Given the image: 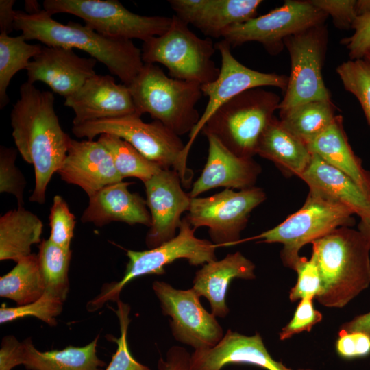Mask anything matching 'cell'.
<instances>
[{
  "label": "cell",
  "instance_id": "1",
  "mask_svg": "<svg viewBox=\"0 0 370 370\" xmlns=\"http://www.w3.org/2000/svg\"><path fill=\"white\" fill-rule=\"evenodd\" d=\"M19 94L11 112L12 135L23 159L34 166L35 186L29 201L41 204L49 181L66 157L71 138L60 126L51 92L26 82Z\"/></svg>",
  "mask_w": 370,
  "mask_h": 370
},
{
  "label": "cell",
  "instance_id": "2",
  "mask_svg": "<svg viewBox=\"0 0 370 370\" xmlns=\"http://www.w3.org/2000/svg\"><path fill=\"white\" fill-rule=\"evenodd\" d=\"M14 29L21 31L27 40L88 53L127 86L144 65L141 50L131 40L106 37L76 22L62 24L43 9L31 14L16 10Z\"/></svg>",
  "mask_w": 370,
  "mask_h": 370
},
{
  "label": "cell",
  "instance_id": "3",
  "mask_svg": "<svg viewBox=\"0 0 370 370\" xmlns=\"http://www.w3.org/2000/svg\"><path fill=\"white\" fill-rule=\"evenodd\" d=\"M311 244L321 280L319 304L343 308L369 287L370 250L358 230L340 227Z\"/></svg>",
  "mask_w": 370,
  "mask_h": 370
},
{
  "label": "cell",
  "instance_id": "4",
  "mask_svg": "<svg viewBox=\"0 0 370 370\" xmlns=\"http://www.w3.org/2000/svg\"><path fill=\"white\" fill-rule=\"evenodd\" d=\"M127 86L137 114H149L179 136L190 134L199 121L196 104L203 92L197 82L168 77L157 65L144 64Z\"/></svg>",
  "mask_w": 370,
  "mask_h": 370
},
{
  "label": "cell",
  "instance_id": "5",
  "mask_svg": "<svg viewBox=\"0 0 370 370\" xmlns=\"http://www.w3.org/2000/svg\"><path fill=\"white\" fill-rule=\"evenodd\" d=\"M138 114L100 119L73 125L72 132L78 138L93 140L97 135L108 134L129 143L150 161L162 169H173L184 187L189 188L193 171L186 164L185 145L179 136L162 123L144 122Z\"/></svg>",
  "mask_w": 370,
  "mask_h": 370
},
{
  "label": "cell",
  "instance_id": "6",
  "mask_svg": "<svg viewBox=\"0 0 370 370\" xmlns=\"http://www.w3.org/2000/svg\"><path fill=\"white\" fill-rule=\"evenodd\" d=\"M275 92L254 88L235 96L208 119L201 132L212 135L235 155L252 158L263 131L279 110Z\"/></svg>",
  "mask_w": 370,
  "mask_h": 370
},
{
  "label": "cell",
  "instance_id": "7",
  "mask_svg": "<svg viewBox=\"0 0 370 370\" xmlns=\"http://www.w3.org/2000/svg\"><path fill=\"white\" fill-rule=\"evenodd\" d=\"M188 25L173 15L164 33L143 42L142 60L144 64H163L172 78L202 86L215 80L219 74L220 69L212 59L217 49L210 38H199Z\"/></svg>",
  "mask_w": 370,
  "mask_h": 370
},
{
  "label": "cell",
  "instance_id": "8",
  "mask_svg": "<svg viewBox=\"0 0 370 370\" xmlns=\"http://www.w3.org/2000/svg\"><path fill=\"white\" fill-rule=\"evenodd\" d=\"M195 229L187 220L182 219L179 233L162 245L145 251L127 250L129 259L123 277L119 281L104 284L100 293L86 304V310L93 312L109 301H117L123 288L132 280L145 275H162L164 267L176 260L185 258L193 266L217 260L212 241L195 236Z\"/></svg>",
  "mask_w": 370,
  "mask_h": 370
},
{
  "label": "cell",
  "instance_id": "9",
  "mask_svg": "<svg viewBox=\"0 0 370 370\" xmlns=\"http://www.w3.org/2000/svg\"><path fill=\"white\" fill-rule=\"evenodd\" d=\"M354 213L346 206L309 191L302 207L277 226L248 240L283 245L281 258L294 270L300 259L299 250L306 244L340 227H352Z\"/></svg>",
  "mask_w": 370,
  "mask_h": 370
},
{
  "label": "cell",
  "instance_id": "10",
  "mask_svg": "<svg viewBox=\"0 0 370 370\" xmlns=\"http://www.w3.org/2000/svg\"><path fill=\"white\" fill-rule=\"evenodd\" d=\"M43 10L52 16L66 13L106 37L143 42L164 33L171 17L142 16L130 12L116 0H45Z\"/></svg>",
  "mask_w": 370,
  "mask_h": 370
},
{
  "label": "cell",
  "instance_id": "11",
  "mask_svg": "<svg viewBox=\"0 0 370 370\" xmlns=\"http://www.w3.org/2000/svg\"><path fill=\"white\" fill-rule=\"evenodd\" d=\"M266 198L263 189L257 186L238 191L225 188L212 196L191 198L185 219L195 230L208 227L217 247L235 245L241 241L250 213Z\"/></svg>",
  "mask_w": 370,
  "mask_h": 370
},
{
  "label": "cell",
  "instance_id": "12",
  "mask_svg": "<svg viewBox=\"0 0 370 370\" xmlns=\"http://www.w3.org/2000/svg\"><path fill=\"white\" fill-rule=\"evenodd\" d=\"M328 32L324 24L310 27L284 40L291 60V73L279 110L315 100H331L322 76Z\"/></svg>",
  "mask_w": 370,
  "mask_h": 370
},
{
  "label": "cell",
  "instance_id": "13",
  "mask_svg": "<svg viewBox=\"0 0 370 370\" xmlns=\"http://www.w3.org/2000/svg\"><path fill=\"white\" fill-rule=\"evenodd\" d=\"M328 16L309 0H287L282 6L264 15L231 26L222 37L231 47L257 42L268 53L275 55L283 49L286 37L324 24Z\"/></svg>",
  "mask_w": 370,
  "mask_h": 370
},
{
  "label": "cell",
  "instance_id": "14",
  "mask_svg": "<svg viewBox=\"0 0 370 370\" xmlns=\"http://www.w3.org/2000/svg\"><path fill=\"white\" fill-rule=\"evenodd\" d=\"M152 288L162 314L171 318L170 326L176 341L199 350L214 347L223 337L216 317L205 310L193 288L176 289L162 281L153 282Z\"/></svg>",
  "mask_w": 370,
  "mask_h": 370
},
{
  "label": "cell",
  "instance_id": "15",
  "mask_svg": "<svg viewBox=\"0 0 370 370\" xmlns=\"http://www.w3.org/2000/svg\"><path fill=\"white\" fill-rule=\"evenodd\" d=\"M215 47L221 59L219 74L213 82L201 86L203 95L208 97V102L199 122L189 134V140L185 145L186 156L206 121L227 101L249 89L275 86L285 91L288 85L286 75L262 73L243 65L233 56L230 45L224 40L216 43Z\"/></svg>",
  "mask_w": 370,
  "mask_h": 370
},
{
  "label": "cell",
  "instance_id": "16",
  "mask_svg": "<svg viewBox=\"0 0 370 370\" xmlns=\"http://www.w3.org/2000/svg\"><path fill=\"white\" fill-rule=\"evenodd\" d=\"M143 184L151 219L145 243L152 249L176 236L191 197L183 190L181 178L173 169H162Z\"/></svg>",
  "mask_w": 370,
  "mask_h": 370
},
{
  "label": "cell",
  "instance_id": "17",
  "mask_svg": "<svg viewBox=\"0 0 370 370\" xmlns=\"http://www.w3.org/2000/svg\"><path fill=\"white\" fill-rule=\"evenodd\" d=\"M97 62L91 57H79L73 49L45 46L29 62L27 82H42L66 99L96 75Z\"/></svg>",
  "mask_w": 370,
  "mask_h": 370
},
{
  "label": "cell",
  "instance_id": "18",
  "mask_svg": "<svg viewBox=\"0 0 370 370\" xmlns=\"http://www.w3.org/2000/svg\"><path fill=\"white\" fill-rule=\"evenodd\" d=\"M64 104L75 113L73 125L137 114L128 86L109 75H95Z\"/></svg>",
  "mask_w": 370,
  "mask_h": 370
},
{
  "label": "cell",
  "instance_id": "19",
  "mask_svg": "<svg viewBox=\"0 0 370 370\" xmlns=\"http://www.w3.org/2000/svg\"><path fill=\"white\" fill-rule=\"evenodd\" d=\"M57 173L66 183L79 186L89 197L123 180L110 153L98 140L71 138L66 157Z\"/></svg>",
  "mask_w": 370,
  "mask_h": 370
},
{
  "label": "cell",
  "instance_id": "20",
  "mask_svg": "<svg viewBox=\"0 0 370 370\" xmlns=\"http://www.w3.org/2000/svg\"><path fill=\"white\" fill-rule=\"evenodd\" d=\"M230 364H249L266 370H293L271 357L259 333L245 336L229 329L214 347L195 350L190 354V370H221Z\"/></svg>",
  "mask_w": 370,
  "mask_h": 370
},
{
  "label": "cell",
  "instance_id": "21",
  "mask_svg": "<svg viewBox=\"0 0 370 370\" xmlns=\"http://www.w3.org/2000/svg\"><path fill=\"white\" fill-rule=\"evenodd\" d=\"M175 15L209 37L256 16L260 0H169Z\"/></svg>",
  "mask_w": 370,
  "mask_h": 370
},
{
  "label": "cell",
  "instance_id": "22",
  "mask_svg": "<svg viewBox=\"0 0 370 370\" xmlns=\"http://www.w3.org/2000/svg\"><path fill=\"white\" fill-rule=\"evenodd\" d=\"M208 141V155L200 176L188 193L191 198L217 187L239 190L255 186L261 172L260 166L252 158L239 157L227 149L212 135Z\"/></svg>",
  "mask_w": 370,
  "mask_h": 370
},
{
  "label": "cell",
  "instance_id": "23",
  "mask_svg": "<svg viewBox=\"0 0 370 370\" xmlns=\"http://www.w3.org/2000/svg\"><path fill=\"white\" fill-rule=\"evenodd\" d=\"M132 182H119L101 188L89 197L81 221L103 226L112 221L150 227L151 214L146 200L128 190Z\"/></svg>",
  "mask_w": 370,
  "mask_h": 370
},
{
  "label": "cell",
  "instance_id": "24",
  "mask_svg": "<svg viewBox=\"0 0 370 370\" xmlns=\"http://www.w3.org/2000/svg\"><path fill=\"white\" fill-rule=\"evenodd\" d=\"M312 192L350 209L360 220L370 219V198L345 173L312 154L306 169L298 176Z\"/></svg>",
  "mask_w": 370,
  "mask_h": 370
},
{
  "label": "cell",
  "instance_id": "25",
  "mask_svg": "<svg viewBox=\"0 0 370 370\" xmlns=\"http://www.w3.org/2000/svg\"><path fill=\"white\" fill-rule=\"evenodd\" d=\"M255 264L241 252L229 254L222 260L204 264L197 271L192 288L199 297L208 299L211 313L224 318L230 311L225 296L230 282L235 278L255 279Z\"/></svg>",
  "mask_w": 370,
  "mask_h": 370
},
{
  "label": "cell",
  "instance_id": "26",
  "mask_svg": "<svg viewBox=\"0 0 370 370\" xmlns=\"http://www.w3.org/2000/svg\"><path fill=\"white\" fill-rule=\"evenodd\" d=\"M306 146L311 154L348 175L370 198V171L363 167L361 160L352 150L341 115H337L333 123Z\"/></svg>",
  "mask_w": 370,
  "mask_h": 370
},
{
  "label": "cell",
  "instance_id": "27",
  "mask_svg": "<svg viewBox=\"0 0 370 370\" xmlns=\"http://www.w3.org/2000/svg\"><path fill=\"white\" fill-rule=\"evenodd\" d=\"M99 336L84 347L47 352L38 350L28 338L22 342L20 363L28 370H103L106 364L97 355Z\"/></svg>",
  "mask_w": 370,
  "mask_h": 370
},
{
  "label": "cell",
  "instance_id": "28",
  "mask_svg": "<svg viewBox=\"0 0 370 370\" xmlns=\"http://www.w3.org/2000/svg\"><path fill=\"white\" fill-rule=\"evenodd\" d=\"M256 154L271 160L284 173L297 177L312 156L306 145L286 130L275 116L261 134Z\"/></svg>",
  "mask_w": 370,
  "mask_h": 370
},
{
  "label": "cell",
  "instance_id": "29",
  "mask_svg": "<svg viewBox=\"0 0 370 370\" xmlns=\"http://www.w3.org/2000/svg\"><path fill=\"white\" fill-rule=\"evenodd\" d=\"M43 223L34 213L18 206L0 217V260H14L32 254V246L41 243Z\"/></svg>",
  "mask_w": 370,
  "mask_h": 370
},
{
  "label": "cell",
  "instance_id": "30",
  "mask_svg": "<svg viewBox=\"0 0 370 370\" xmlns=\"http://www.w3.org/2000/svg\"><path fill=\"white\" fill-rule=\"evenodd\" d=\"M331 100H315L280 110V121L291 134L307 145L325 130L336 117Z\"/></svg>",
  "mask_w": 370,
  "mask_h": 370
},
{
  "label": "cell",
  "instance_id": "31",
  "mask_svg": "<svg viewBox=\"0 0 370 370\" xmlns=\"http://www.w3.org/2000/svg\"><path fill=\"white\" fill-rule=\"evenodd\" d=\"M46 291L38 255L21 259L8 273L0 278V297L23 306L40 299Z\"/></svg>",
  "mask_w": 370,
  "mask_h": 370
},
{
  "label": "cell",
  "instance_id": "32",
  "mask_svg": "<svg viewBox=\"0 0 370 370\" xmlns=\"http://www.w3.org/2000/svg\"><path fill=\"white\" fill-rule=\"evenodd\" d=\"M22 35L10 36L0 34V108H5L10 102L7 89L12 78L23 69H26L30 58L41 51L42 46L32 45Z\"/></svg>",
  "mask_w": 370,
  "mask_h": 370
},
{
  "label": "cell",
  "instance_id": "33",
  "mask_svg": "<svg viewBox=\"0 0 370 370\" xmlns=\"http://www.w3.org/2000/svg\"><path fill=\"white\" fill-rule=\"evenodd\" d=\"M38 263L46 291L64 301L69 291V271L71 250L42 240L38 246Z\"/></svg>",
  "mask_w": 370,
  "mask_h": 370
},
{
  "label": "cell",
  "instance_id": "34",
  "mask_svg": "<svg viewBox=\"0 0 370 370\" xmlns=\"http://www.w3.org/2000/svg\"><path fill=\"white\" fill-rule=\"evenodd\" d=\"M98 140L110 153L115 168L122 179L134 177L145 182L162 169L118 136L103 134Z\"/></svg>",
  "mask_w": 370,
  "mask_h": 370
},
{
  "label": "cell",
  "instance_id": "35",
  "mask_svg": "<svg viewBox=\"0 0 370 370\" xmlns=\"http://www.w3.org/2000/svg\"><path fill=\"white\" fill-rule=\"evenodd\" d=\"M345 89L359 101L370 127V64L365 59L349 60L336 68Z\"/></svg>",
  "mask_w": 370,
  "mask_h": 370
},
{
  "label": "cell",
  "instance_id": "36",
  "mask_svg": "<svg viewBox=\"0 0 370 370\" xmlns=\"http://www.w3.org/2000/svg\"><path fill=\"white\" fill-rule=\"evenodd\" d=\"M64 301L56 295L45 291L38 300L30 304L0 308V323L3 324L27 317H34L50 326L57 325L56 317L63 310Z\"/></svg>",
  "mask_w": 370,
  "mask_h": 370
},
{
  "label": "cell",
  "instance_id": "37",
  "mask_svg": "<svg viewBox=\"0 0 370 370\" xmlns=\"http://www.w3.org/2000/svg\"><path fill=\"white\" fill-rule=\"evenodd\" d=\"M116 304L117 309L114 311L119 319L121 336L119 338L110 336L112 341L116 343L117 349L106 370H151L134 359L128 347L127 335L130 323V305L120 299Z\"/></svg>",
  "mask_w": 370,
  "mask_h": 370
},
{
  "label": "cell",
  "instance_id": "38",
  "mask_svg": "<svg viewBox=\"0 0 370 370\" xmlns=\"http://www.w3.org/2000/svg\"><path fill=\"white\" fill-rule=\"evenodd\" d=\"M49 219L51 228L49 239L63 248L70 249L76 223L75 217L60 195L53 197Z\"/></svg>",
  "mask_w": 370,
  "mask_h": 370
},
{
  "label": "cell",
  "instance_id": "39",
  "mask_svg": "<svg viewBox=\"0 0 370 370\" xmlns=\"http://www.w3.org/2000/svg\"><path fill=\"white\" fill-rule=\"evenodd\" d=\"M17 151L12 147H0V192L14 195L18 206H23L26 181L15 164Z\"/></svg>",
  "mask_w": 370,
  "mask_h": 370
},
{
  "label": "cell",
  "instance_id": "40",
  "mask_svg": "<svg viewBox=\"0 0 370 370\" xmlns=\"http://www.w3.org/2000/svg\"><path fill=\"white\" fill-rule=\"evenodd\" d=\"M294 270L297 281L289 292V299L293 302L308 297L315 299L321 291V280L314 256L310 259L301 257Z\"/></svg>",
  "mask_w": 370,
  "mask_h": 370
},
{
  "label": "cell",
  "instance_id": "41",
  "mask_svg": "<svg viewBox=\"0 0 370 370\" xmlns=\"http://www.w3.org/2000/svg\"><path fill=\"white\" fill-rule=\"evenodd\" d=\"M313 299L308 297L300 300L292 319L279 333L280 340L284 341L300 332H309L322 320L321 313L314 307Z\"/></svg>",
  "mask_w": 370,
  "mask_h": 370
},
{
  "label": "cell",
  "instance_id": "42",
  "mask_svg": "<svg viewBox=\"0 0 370 370\" xmlns=\"http://www.w3.org/2000/svg\"><path fill=\"white\" fill-rule=\"evenodd\" d=\"M352 29L353 34L341 40L349 52L350 60L364 58L370 51V12L357 16Z\"/></svg>",
  "mask_w": 370,
  "mask_h": 370
},
{
  "label": "cell",
  "instance_id": "43",
  "mask_svg": "<svg viewBox=\"0 0 370 370\" xmlns=\"http://www.w3.org/2000/svg\"><path fill=\"white\" fill-rule=\"evenodd\" d=\"M332 18L334 25L341 29H352L357 17L356 0H309Z\"/></svg>",
  "mask_w": 370,
  "mask_h": 370
},
{
  "label": "cell",
  "instance_id": "44",
  "mask_svg": "<svg viewBox=\"0 0 370 370\" xmlns=\"http://www.w3.org/2000/svg\"><path fill=\"white\" fill-rule=\"evenodd\" d=\"M339 356L353 359L370 355V337L362 332H347L341 330L336 342Z\"/></svg>",
  "mask_w": 370,
  "mask_h": 370
},
{
  "label": "cell",
  "instance_id": "45",
  "mask_svg": "<svg viewBox=\"0 0 370 370\" xmlns=\"http://www.w3.org/2000/svg\"><path fill=\"white\" fill-rule=\"evenodd\" d=\"M22 342L14 336H5L0 349V370H11L20 363Z\"/></svg>",
  "mask_w": 370,
  "mask_h": 370
},
{
  "label": "cell",
  "instance_id": "46",
  "mask_svg": "<svg viewBox=\"0 0 370 370\" xmlns=\"http://www.w3.org/2000/svg\"><path fill=\"white\" fill-rule=\"evenodd\" d=\"M190 358L185 348L173 346L167 351L166 359L158 360V367L159 370H190Z\"/></svg>",
  "mask_w": 370,
  "mask_h": 370
},
{
  "label": "cell",
  "instance_id": "47",
  "mask_svg": "<svg viewBox=\"0 0 370 370\" xmlns=\"http://www.w3.org/2000/svg\"><path fill=\"white\" fill-rule=\"evenodd\" d=\"M14 0L0 1V32L9 34L14 30V22L16 10L13 6Z\"/></svg>",
  "mask_w": 370,
  "mask_h": 370
},
{
  "label": "cell",
  "instance_id": "48",
  "mask_svg": "<svg viewBox=\"0 0 370 370\" xmlns=\"http://www.w3.org/2000/svg\"><path fill=\"white\" fill-rule=\"evenodd\" d=\"M341 330L347 332H362L370 337V312L357 316L350 321L345 323Z\"/></svg>",
  "mask_w": 370,
  "mask_h": 370
},
{
  "label": "cell",
  "instance_id": "49",
  "mask_svg": "<svg viewBox=\"0 0 370 370\" xmlns=\"http://www.w3.org/2000/svg\"><path fill=\"white\" fill-rule=\"evenodd\" d=\"M358 230L364 236L370 250V219L360 220L358 225Z\"/></svg>",
  "mask_w": 370,
  "mask_h": 370
},
{
  "label": "cell",
  "instance_id": "50",
  "mask_svg": "<svg viewBox=\"0 0 370 370\" xmlns=\"http://www.w3.org/2000/svg\"><path fill=\"white\" fill-rule=\"evenodd\" d=\"M356 11L357 16L370 12V0H356Z\"/></svg>",
  "mask_w": 370,
  "mask_h": 370
},
{
  "label": "cell",
  "instance_id": "51",
  "mask_svg": "<svg viewBox=\"0 0 370 370\" xmlns=\"http://www.w3.org/2000/svg\"><path fill=\"white\" fill-rule=\"evenodd\" d=\"M27 13L31 14L39 11L38 4L36 1H25Z\"/></svg>",
  "mask_w": 370,
  "mask_h": 370
},
{
  "label": "cell",
  "instance_id": "52",
  "mask_svg": "<svg viewBox=\"0 0 370 370\" xmlns=\"http://www.w3.org/2000/svg\"><path fill=\"white\" fill-rule=\"evenodd\" d=\"M363 59L370 64V51L365 56Z\"/></svg>",
  "mask_w": 370,
  "mask_h": 370
}]
</instances>
